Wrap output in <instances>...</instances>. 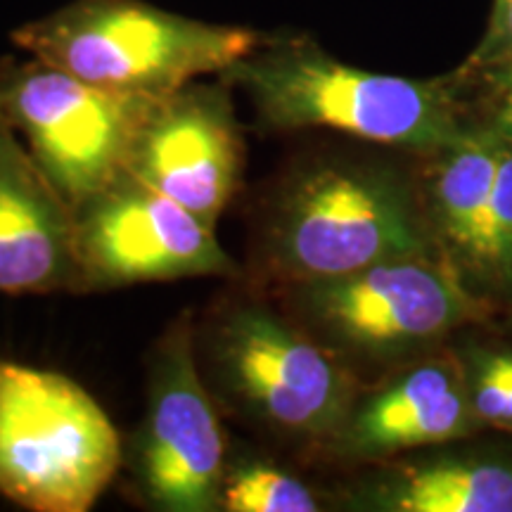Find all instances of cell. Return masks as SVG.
Returning a JSON list of instances; mask_svg holds the SVG:
<instances>
[{"instance_id":"obj_9","label":"cell","mask_w":512,"mask_h":512,"mask_svg":"<svg viewBox=\"0 0 512 512\" xmlns=\"http://www.w3.org/2000/svg\"><path fill=\"white\" fill-rule=\"evenodd\" d=\"M72 216L79 292L238 275L216 228L126 169L72 207Z\"/></svg>"},{"instance_id":"obj_20","label":"cell","mask_w":512,"mask_h":512,"mask_svg":"<svg viewBox=\"0 0 512 512\" xmlns=\"http://www.w3.org/2000/svg\"><path fill=\"white\" fill-rule=\"evenodd\" d=\"M5 117L3 112V64H0V119Z\"/></svg>"},{"instance_id":"obj_1","label":"cell","mask_w":512,"mask_h":512,"mask_svg":"<svg viewBox=\"0 0 512 512\" xmlns=\"http://www.w3.org/2000/svg\"><path fill=\"white\" fill-rule=\"evenodd\" d=\"M425 226L406 181L377 164L316 162L275 185L256 216L261 283L349 275L382 261L427 256Z\"/></svg>"},{"instance_id":"obj_16","label":"cell","mask_w":512,"mask_h":512,"mask_svg":"<svg viewBox=\"0 0 512 512\" xmlns=\"http://www.w3.org/2000/svg\"><path fill=\"white\" fill-rule=\"evenodd\" d=\"M475 259L491 275L512 285V152L503 150L494 192L486 209Z\"/></svg>"},{"instance_id":"obj_11","label":"cell","mask_w":512,"mask_h":512,"mask_svg":"<svg viewBox=\"0 0 512 512\" xmlns=\"http://www.w3.org/2000/svg\"><path fill=\"white\" fill-rule=\"evenodd\" d=\"M79 292L72 207L0 119V294Z\"/></svg>"},{"instance_id":"obj_7","label":"cell","mask_w":512,"mask_h":512,"mask_svg":"<svg viewBox=\"0 0 512 512\" xmlns=\"http://www.w3.org/2000/svg\"><path fill=\"white\" fill-rule=\"evenodd\" d=\"M159 98L93 86L36 57L3 64V112L69 207L124 171Z\"/></svg>"},{"instance_id":"obj_10","label":"cell","mask_w":512,"mask_h":512,"mask_svg":"<svg viewBox=\"0 0 512 512\" xmlns=\"http://www.w3.org/2000/svg\"><path fill=\"white\" fill-rule=\"evenodd\" d=\"M124 169L216 228L245 174L233 86L197 79L155 100Z\"/></svg>"},{"instance_id":"obj_4","label":"cell","mask_w":512,"mask_h":512,"mask_svg":"<svg viewBox=\"0 0 512 512\" xmlns=\"http://www.w3.org/2000/svg\"><path fill=\"white\" fill-rule=\"evenodd\" d=\"M235 24L176 15L145 0H74L12 31L36 60L114 93L164 98L219 76L264 43Z\"/></svg>"},{"instance_id":"obj_18","label":"cell","mask_w":512,"mask_h":512,"mask_svg":"<svg viewBox=\"0 0 512 512\" xmlns=\"http://www.w3.org/2000/svg\"><path fill=\"white\" fill-rule=\"evenodd\" d=\"M491 361L496 363L498 373L503 375V382H505V392H508V403H510V425H512V356H510V354L491 356Z\"/></svg>"},{"instance_id":"obj_3","label":"cell","mask_w":512,"mask_h":512,"mask_svg":"<svg viewBox=\"0 0 512 512\" xmlns=\"http://www.w3.org/2000/svg\"><path fill=\"white\" fill-rule=\"evenodd\" d=\"M195 351L216 406L256 430L332 437L354 406L347 368L259 292L211 306L195 325Z\"/></svg>"},{"instance_id":"obj_13","label":"cell","mask_w":512,"mask_h":512,"mask_svg":"<svg viewBox=\"0 0 512 512\" xmlns=\"http://www.w3.org/2000/svg\"><path fill=\"white\" fill-rule=\"evenodd\" d=\"M382 510L512 512V467L501 463H432L384 486Z\"/></svg>"},{"instance_id":"obj_12","label":"cell","mask_w":512,"mask_h":512,"mask_svg":"<svg viewBox=\"0 0 512 512\" xmlns=\"http://www.w3.org/2000/svg\"><path fill=\"white\" fill-rule=\"evenodd\" d=\"M465 430L467 399L456 373L444 363H422L351 406L332 437L347 456L377 458L439 444Z\"/></svg>"},{"instance_id":"obj_5","label":"cell","mask_w":512,"mask_h":512,"mask_svg":"<svg viewBox=\"0 0 512 512\" xmlns=\"http://www.w3.org/2000/svg\"><path fill=\"white\" fill-rule=\"evenodd\" d=\"M121 463L117 427L81 384L0 363V494L34 512H88Z\"/></svg>"},{"instance_id":"obj_14","label":"cell","mask_w":512,"mask_h":512,"mask_svg":"<svg viewBox=\"0 0 512 512\" xmlns=\"http://www.w3.org/2000/svg\"><path fill=\"white\" fill-rule=\"evenodd\" d=\"M503 147L494 140H467L448 147L434 178L439 228L453 245L475 256L494 192Z\"/></svg>"},{"instance_id":"obj_19","label":"cell","mask_w":512,"mask_h":512,"mask_svg":"<svg viewBox=\"0 0 512 512\" xmlns=\"http://www.w3.org/2000/svg\"><path fill=\"white\" fill-rule=\"evenodd\" d=\"M501 128L508 136H512V93L505 95L503 112H501Z\"/></svg>"},{"instance_id":"obj_17","label":"cell","mask_w":512,"mask_h":512,"mask_svg":"<svg viewBox=\"0 0 512 512\" xmlns=\"http://www.w3.org/2000/svg\"><path fill=\"white\" fill-rule=\"evenodd\" d=\"M484 53L512 55V0H496Z\"/></svg>"},{"instance_id":"obj_15","label":"cell","mask_w":512,"mask_h":512,"mask_svg":"<svg viewBox=\"0 0 512 512\" xmlns=\"http://www.w3.org/2000/svg\"><path fill=\"white\" fill-rule=\"evenodd\" d=\"M316 496L302 479L252 460L226 467L221 510L226 512H316Z\"/></svg>"},{"instance_id":"obj_6","label":"cell","mask_w":512,"mask_h":512,"mask_svg":"<svg viewBox=\"0 0 512 512\" xmlns=\"http://www.w3.org/2000/svg\"><path fill=\"white\" fill-rule=\"evenodd\" d=\"M280 309L330 351L394 356L470 318L458 278L430 256L382 261L363 271L275 285ZM335 356V354H332Z\"/></svg>"},{"instance_id":"obj_2","label":"cell","mask_w":512,"mask_h":512,"mask_svg":"<svg viewBox=\"0 0 512 512\" xmlns=\"http://www.w3.org/2000/svg\"><path fill=\"white\" fill-rule=\"evenodd\" d=\"M219 76L271 131L330 128L408 152H446L463 138L439 83L351 67L299 36H266Z\"/></svg>"},{"instance_id":"obj_8","label":"cell","mask_w":512,"mask_h":512,"mask_svg":"<svg viewBox=\"0 0 512 512\" xmlns=\"http://www.w3.org/2000/svg\"><path fill=\"white\" fill-rule=\"evenodd\" d=\"M226 467L219 406L200 373L195 320L185 311L152 347L133 475L150 508L214 512L221 510Z\"/></svg>"}]
</instances>
